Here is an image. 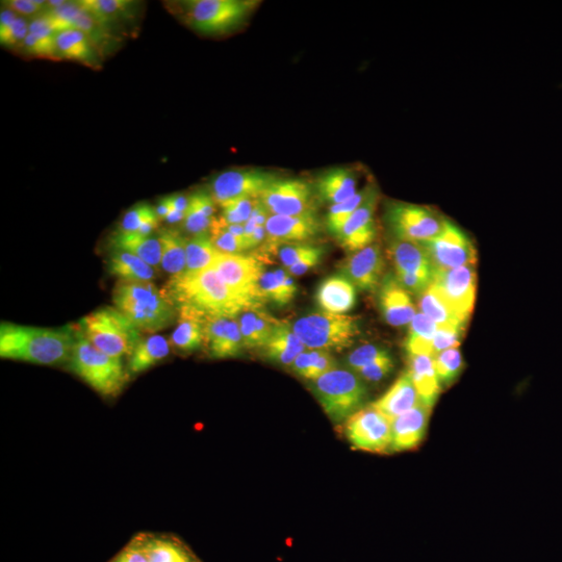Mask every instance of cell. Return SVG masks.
<instances>
[{
    "label": "cell",
    "instance_id": "52a82bcc",
    "mask_svg": "<svg viewBox=\"0 0 562 562\" xmlns=\"http://www.w3.org/2000/svg\"><path fill=\"white\" fill-rule=\"evenodd\" d=\"M257 2L249 0H190L178 4L183 20L203 35H221L239 27Z\"/></svg>",
    "mask_w": 562,
    "mask_h": 562
},
{
    "label": "cell",
    "instance_id": "ab89813d",
    "mask_svg": "<svg viewBox=\"0 0 562 562\" xmlns=\"http://www.w3.org/2000/svg\"><path fill=\"white\" fill-rule=\"evenodd\" d=\"M441 386H449L464 369V360L458 348L446 350L433 357Z\"/></svg>",
    "mask_w": 562,
    "mask_h": 562
},
{
    "label": "cell",
    "instance_id": "44dd1931",
    "mask_svg": "<svg viewBox=\"0 0 562 562\" xmlns=\"http://www.w3.org/2000/svg\"><path fill=\"white\" fill-rule=\"evenodd\" d=\"M432 407L420 402L417 406L392 421V451L402 452L417 448L424 440Z\"/></svg>",
    "mask_w": 562,
    "mask_h": 562
},
{
    "label": "cell",
    "instance_id": "277c9868",
    "mask_svg": "<svg viewBox=\"0 0 562 562\" xmlns=\"http://www.w3.org/2000/svg\"><path fill=\"white\" fill-rule=\"evenodd\" d=\"M69 368L93 390L106 397L119 395L129 381V373L125 371L121 359L97 349L80 329L75 331Z\"/></svg>",
    "mask_w": 562,
    "mask_h": 562
},
{
    "label": "cell",
    "instance_id": "83f0119b",
    "mask_svg": "<svg viewBox=\"0 0 562 562\" xmlns=\"http://www.w3.org/2000/svg\"><path fill=\"white\" fill-rule=\"evenodd\" d=\"M410 372L420 399L433 407L441 393V383L434 367L433 357L429 355H408Z\"/></svg>",
    "mask_w": 562,
    "mask_h": 562
},
{
    "label": "cell",
    "instance_id": "5bb4252c",
    "mask_svg": "<svg viewBox=\"0 0 562 562\" xmlns=\"http://www.w3.org/2000/svg\"><path fill=\"white\" fill-rule=\"evenodd\" d=\"M436 270H449L475 265L477 252L472 240L447 220L444 231L431 241L421 244Z\"/></svg>",
    "mask_w": 562,
    "mask_h": 562
},
{
    "label": "cell",
    "instance_id": "94428289",
    "mask_svg": "<svg viewBox=\"0 0 562 562\" xmlns=\"http://www.w3.org/2000/svg\"><path fill=\"white\" fill-rule=\"evenodd\" d=\"M174 211L171 206L170 197H164L160 200L158 207L156 208L157 216L160 220H165L166 217Z\"/></svg>",
    "mask_w": 562,
    "mask_h": 562
},
{
    "label": "cell",
    "instance_id": "f907efd6",
    "mask_svg": "<svg viewBox=\"0 0 562 562\" xmlns=\"http://www.w3.org/2000/svg\"><path fill=\"white\" fill-rule=\"evenodd\" d=\"M4 6L24 18H36L48 11L47 2L42 0H10Z\"/></svg>",
    "mask_w": 562,
    "mask_h": 562
},
{
    "label": "cell",
    "instance_id": "f5cc1de1",
    "mask_svg": "<svg viewBox=\"0 0 562 562\" xmlns=\"http://www.w3.org/2000/svg\"><path fill=\"white\" fill-rule=\"evenodd\" d=\"M216 203L210 192L197 191L190 196V207L208 218H215Z\"/></svg>",
    "mask_w": 562,
    "mask_h": 562
},
{
    "label": "cell",
    "instance_id": "1f68e13d",
    "mask_svg": "<svg viewBox=\"0 0 562 562\" xmlns=\"http://www.w3.org/2000/svg\"><path fill=\"white\" fill-rule=\"evenodd\" d=\"M158 238L162 246L161 266L163 269L171 277L184 273L187 265V238L183 237L180 232L168 228L162 229Z\"/></svg>",
    "mask_w": 562,
    "mask_h": 562
},
{
    "label": "cell",
    "instance_id": "681fc988",
    "mask_svg": "<svg viewBox=\"0 0 562 562\" xmlns=\"http://www.w3.org/2000/svg\"><path fill=\"white\" fill-rule=\"evenodd\" d=\"M216 218H208L189 207L184 220L186 232L193 236L210 235Z\"/></svg>",
    "mask_w": 562,
    "mask_h": 562
},
{
    "label": "cell",
    "instance_id": "f1b7e54d",
    "mask_svg": "<svg viewBox=\"0 0 562 562\" xmlns=\"http://www.w3.org/2000/svg\"><path fill=\"white\" fill-rule=\"evenodd\" d=\"M57 50L60 60H69L96 68V47L83 32L69 29L58 33Z\"/></svg>",
    "mask_w": 562,
    "mask_h": 562
},
{
    "label": "cell",
    "instance_id": "8fae6325",
    "mask_svg": "<svg viewBox=\"0 0 562 562\" xmlns=\"http://www.w3.org/2000/svg\"><path fill=\"white\" fill-rule=\"evenodd\" d=\"M270 215L299 216L316 214L315 187L303 178L278 177L260 196Z\"/></svg>",
    "mask_w": 562,
    "mask_h": 562
},
{
    "label": "cell",
    "instance_id": "7402d4cb",
    "mask_svg": "<svg viewBox=\"0 0 562 562\" xmlns=\"http://www.w3.org/2000/svg\"><path fill=\"white\" fill-rule=\"evenodd\" d=\"M390 255L396 275H414L433 283L437 270L421 244L395 239L390 245Z\"/></svg>",
    "mask_w": 562,
    "mask_h": 562
},
{
    "label": "cell",
    "instance_id": "ffe728a7",
    "mask_svg": "<svg viewBox=\"0 0 562 562\" xmlns=\"http://www.w3.org/2000/svg\"><path fill=\"white\" fill-rule=\"evenodd\" d=\"M378 300L383 318L392 326L411 324L417 315L411 294L401 286L395 274L383 277L378 288Z\"/></svg>",
    "mask_w": 562,
    "mask_h": 562
},
{
    "label": "cell",
    "instance_id": "5b68a950",
    "mask_svg": "<svg viewBox=\"0 0 562 562\" xmlns=\"http://www.w3.org/2000/svg\"><path fill=\"white\" fill-rule=\"evenodd\" d=\"M312 391L334 423L346 422L361 411L369 396L363 379L344 369H336L312 381Z\"/></svg>",
    "mask_w": 562,
    "mask_h": 562
},
{
    "label": "cell",
    "instance_id": "9a60e30c",
    "mask_svg": "<svg viewBox=\"0 0 562 562\" xmlns=\"http://www.w3.org/2000/svg\"><path fill=\"white\" fill-rule=\"evenodd\" d=\"M432 284L451 308L468 321L473 312L476 298L477 274L475 265L437 270Z\"/></svg>",
    "mask_w": 562,
    "mask_h": 562
},
{
    "label": "cell",
    "instance_id": "d590c367",
    "mask_svg": "<svg viewBox=\"0 0 562 562\" xmlns=\"http://www.w3.org/2000/svg\"><path fill=\"white\" fill-rule=\"evenodd\" d=\"M439 326L423 313H417L410 324V332L405 341L407 354L432 357V340Z\"/></svg>",
    "mask_w": 562,
    "mask_h": 562
},
{
    "label": "cell",
    "instance_id": "b9f144b4",
    "mask_svg": "<svg viewBox=\"0 0 562 562\" xmlns=\"http://www.w3.org/2000/svg\"><path fill=\"white\" fill-rule=\"evenodd\" d=\"M210 238L213 245L222 253L240 254L248 250L247 242L226 231L220 219H215Z\"/></svg>",
    "mask_w": 562,
    "mask_h": 562
},
{
    "label": "cell",
    "instance_id": "db71d44e",
    "mask_svg": "<svg viewBox=\"0 0 562 562\" xmlns=\"http://www.w3.org/2000/svg\"><path fill=\"white\" fill-rule=\"evenodd\" d=\"M338 369L337 361L328 351H320L318 359L310 374L309 380L314 381L321 376Z\"/></svg>",
    "mask_w": 562,
    "mask_h": 562
},
{
    "label": "cell",
    "instance_id": "7a4b0ae2",
    "mask_svg": "<svg viewBox=\"0 0 562 562\" xmlns=\"http://www.w3.org/2000/svg\"><path fill=\"white\" fill-rule=\"evenodd\" d=\"M75 342L72 328L48 329L3 323L0 355L3 359L38 365L69 363Z\"/></svg>",
    "mask_w": 562,
    "mask_h": 562
},
{
    "label": "cell",
    "instance_id": "d6a6232c",
    "mask_svg": "<svg viewBox=\"0 0 562 562\" xmlns=\"http://www.w3.org/2000/svg\"><path fill=\"white\" fill-rule=\"evenodd\" d=\"M109 271L123 281H151L156 271L136 255L114 250L108 262Z\"/></svg>",
    "mask_w": 562,
    "mask_h": 562
},
{
    "label": "cell",
    "instance_id": "9c48e42d",
    "mask_svg": "<svg viewBox=\"0 0 562 562\" xmlns=\"http://www.w3.org/2000/svg\"><path fill=\"white\" fill-rule=\"evenodd\" d=\"M386 222L396 240L423 244L444 231L447 219L429 207L392 202L387 207Z\"/></svg>",
    "mask_w": 562,
    "mask_h": 562
},
{
    "label": "cell",
    "instance_id": "91938a15",
    "mask_svg": "<svg viewBox=\"0 0 562 562\" xmlns=\"http://www.w3.org/2000/svg\"><path fill=\"white\" fill-rule=\"evenodd\" d=\"M18 18V15L12 10L5 8L0 13V32H4L11 27V25Z\"/></svg>",
    "mask_w": 562,
    "mask_h": 562
},
{
    "label": "cell",
    "instance_id": "8992f818",
    "mask_svg": "<svg viewBox=\"0 0 562 562\" xmlns=\"http://www.w3.org/2000/svg\"><path fill=\"white\" fill-rule=\"evenodd\" d=\"M83 336L97 349L122 359L133 354L142 340L141 331L121 312L111 306L101 308L80 322Z\"/></svg>",
    "mask_w": 562,
    "mask_h": 562
},
{
    "label": "cell",
    "instance_id": "d4e9b609",
    "mask_svg": "<svg viewBox=\"0 0 562 562\" xmlns=\"http://www.w3.org/2000/svg\"><path fill=\"white\" fill-rule=\"evenodd\" d=\"M316 300L326 313L344 315L354 308L355 287L344 275L330 276L319 286Z\"/></svg>",
    "mask_w": 562,
    "mask_h": 562
},
{
    "label": "cell",
    "instance_id": "f546056e",
    "mask_svg": "<svg viewBox=\"0 0 562 562\" xmlns=\"http://www.w3.org/2000/svg\"><path fill=\"white\" fill-rule=\"evenodd\" d=\"M297 286L285 269L265 272L259 284V295L265 305L271 302L277 306H286L291 303L297 294Z\"/></svg>",
    "mask_w": 562,
    "mask_h": 562
},
{
    "label": "cell",
    "instance_id": "f35d334b",
    "mask_svg": "<svg viewBox=\"0 0 562 562\" xmlns=\"http://www.w3.org/2000/svg\"><path fill=\"white\" fill-rule=\"evenodd\" d=\"M368 193L369 185L357 192L347 201L335 204V206H330L326 215V227L330 234L336 237L340 233L347 220L362 206Z\"/></svg>",
    "mask_w": 562,
    "mask_h": 562
},
{
    "label": "cell",
    "instance_id": "484cf974",
    "mask_svg": "<svg viewBox=\"0 0 562 562\" xmlns=\"http://www.w3.org/2000/svg\"><path fill=\"white\" fill-rule=\"evenodd\" d=\"M262 350L268 361L291 367L296 357L308 348L300 341L288 322L280 321Z\"/></svg>",
    "mask_w": 562,
    "mask_h": 562
},
{
    "label": "cell",
    "instance_id": "7dc6e473",
    "mask_svg": "<svg viewBox=\"0 0 562 562\" xmlns=\"http://www.w3.org/2000/svg\"><path fill=\"white\" fill-rule=\"evenodd\" d=\"M30 33V22L27 18L18 16L9 29L0 32V42L6 47L22 46Z\"/></svg>",
    "mask_w": 562,
    "mask_h": 562
},
{
    "label": "cell",
    "instance_id": "7bdbcfd3",
    "mask_svg": "<svg viewBox=\"0 0 562 562\" xmlns=\"http://www.w3.org/2000/svg\"><path fill=\"white\" fill-rule=\"evenodd\" d=\"M465 328L466 326L462 325L439 326L432 340V357L446 350L457 348L462 341Z\"/></svg>",
    "mask_w": 562,
    "mask_h": 562
},
{
    "label": "cell",
    "instance_id": "74e56055",
    "mask_svg": "<svg viewBox=\"0 0 562 562\" xmlns=\"http://www.w3.org/2000/svg\"><path fill=\"white\" fill-rule=\"evenodd\" d=\"M79 4L106 29L107 25L129 14L134 3L129 0H81Z\"/></svg>",
    "mask_w": 562,
    "mask_h": 562
},
{
    "label": "cell",
    "instance_id": "ac0fdd59",
    "mask_svg": "<svg viewBox=\"0 0 562 562\" xmlns=\"http://www.w3.org/2000/svg\"><path fill=\"white\" fill-rule=\"evenodd\" d=\"M385 270L386 261L377 244L352 253L342 267L343 275L364 292H374L380 287Z\"/></svg>",
    "mask_w": 562,
    "mask_h": 562
},
{
    "label": "cell",
    "instance_id": "11a10c76",
    "mask_svg": "<svg viewBox=\"0 0 562 562\" xmlns=\"http://www.w3.org/2000/svg\"><path fill=\"white\" fill-rule=\"evenodd\" d=\"M325 254L315 255V257L306 259L288 269H285L292 276H301L308 273L310 270L316 268L321 264Z\"/></svg>",
    "mask_w": 562,
    "mask_h": 562
},
{
    "label": "cell",
    "instance_id": "6125c7cd",
    "mask_svg": "<svg viewBox=\"0 0 562 562\" xmlns=\"http://www.w3.org/2000/svg\"><path fill=\"white\" fill-rule=\"evenodd\" d=\"M186 217V213H182V212H178V211H172L167 217H166V221L170 224H174V223H178V222H182L185 220Z\"/></svg>",
    "mask_w": 562,
    "mask_h": 562
},
{
    "label": "cell",
    "instance_id": "c3c4849f",
    "mask_svg": "<svg viewBox=\"0 0 562 562\" xmlns=\"http://www.w3.org/2000/svg\"><path fill=\"white\" fill-rule=\"evenodd\" d=\"M257 319H255V332H257L258 348L262 349L268 342L273 334L275 327L280 323V320L271 316L263 308L255 310Z\"/></svg>",
    "mask_w": 562,
    "mask_h": 562
},
{
    "label": "cell",
    "instance_id": "d6986e66",
    "mask_svg": "<svg viewBox=\"0 0 562 562\" xmlns=\"http://www.w3.org/2000/svg\"><path fill=\"white\" fill-rule=\"evenodd\" d=\"M212 359L224 360L240 356L244 349V341L237 318H210L204 326V342Z\"/></svg>",
    "mask_w": 562,
    "mask_h": 562
},
{
    "label": "cell",
    "instance_id": "ba28073f",
    "mask_svg": "<svg viewBox=\"0 0 562 562\" xmlns=\"http://www.w3.org/2000/svg\"><path fill=\"white\" fill-rule=\"evenodd\" d=\"M292 327L306 348L328 352L351 347L361 332L356 317L326 312L302 317Z\"/></svg>",
    "mask_w": 562,
    "mask_h": 562
},
{
    "label": "cell",
    "instance_id": "e0dca14e",
    "mask_svg": "<svg viewBox=\"0 0 562 562\" xmlns=\"http://www.w3.org/2000/svg\"><path fill=\"white\" fill-rule=\"evenodd\" d=\"M378 200V188L371 183L362 206L353 213L335 237L346 251L354 253L374 244L378 233L375 220Z\"/></svg>",
    "mask_w": 562,
    "mask_h": 562
},
{
    "label": "cell",
    "instance_id": "4dcf8cb0",
    "mask_svg": "<svg viewBox=\"0 0 562 562\" xmlns=\"http://www.w3.org/2000/svg\"><path fill=\"white\" fill-rule=\"evenodd\" d=\"M114 250L130 252L153 269H159L162 262V246L159 238L144 237L137 233L118 232L111 240Z\"/></svg>",
    "mask_w": 562,
    "mask_h": 562
},
{
    "label": "cell",
    "instance_id": "603a6c76",
    "mask_svg": "<svg viewBox=\"0 0 562 562\" xmlns=\"http://www.w3.org/2000/svg\"><path fill=\"white\" fill-rule=\"evenodd\" d=\"M359 176L350 168H334L322 173L317 180V197L330 206L352 198L359 190Z\"/></svg>",
    "mask_w": 562,
    "mask_h": 562
},
{
    "label": "cell",
    "instance_id": "bcb514c9",
    "mask_svg": "<svg viewBox=\"0 0 562 562\" xmlns=\"http://www.w3.org/2000/svg\"><path fill=\"white\" fill-rule=\"evenodd\" d=\"M394 367L393 357L389 353L355 373L368 382H379L388 377L393 372Z\"/></svg>",
    "mask_w": 562,
    "mask_h": 562
},
{
    "label": "cell",
    "instance_id": "836d02e7",
    "mask_svg": "<svg viewBox=\"0 0 562 562\" xmlns=\"http://www.w3.org/2000/svg\"><path fill=\"white\" fill-rule=\"evenodd\" d=\"M169 353L170 344L164 337L142 339L130 357L129 371L132 374L142 373L164 361Z\"/></svg>",
    "mask_w": 562,
    "mask_h": 562
},
{
    "label": "cell",
    "instance_id": "30bf717a",
    "mask_svg": "<svg viewBox=\"0 0 562 562\" xmlns=\"http://www.w3.org/2000/svg\"><path fill=\"white\" fill-rule=\"evenodd\" d=\"M265 258L258 255L227 254L218 255L212 268L235 294L257 308H263L259 295L260 279L264 272Z\"/></svg>",
    "mask_w": 562,
    "mask_h": 562
},
{
    "label": "cell",
    "instance_id": "8d00e7d4",
    "mask_svg": "<svg viewBox=\"0 0 562 562\" xmlns=\"http://www.w3.org/2000/svg\"><path fill=\"white\" fill-rule=\"evenodd\" d=\"M220 251L213 245L210 235L187 239V265L184 273H196L212 268Z\"/></svg>",
    "mask_w": 562,
    "mask_h": 562
},
{
    "label": "cell",
    "instance_id": "f6af8a7d",
    "mask_svg": "<svg viewBox=\"0 0 562 562\" xmlns=\"http://www.w3.org/2000/svg\"><path fill=\"white\" fill-rule=\"evenodd\" d=\"M153 214H156V209H153L149 204H137L124 215L118 232L137 233L142 223Z\"/></svg>",
    "mask_w": 562,
    "mask_h": 562
},
{
    "label": "cell",
    "instance_id": "7c38bea8",
    "mask_svg": "<svg viewBox=\"0 0 562 562\" xmlns=\"http://www.w3.org/2000/svg\"><path fill=\"white\" fill-rule=\"evenodd\" d=\"M278 178L277 174L255 168L232 169L216 175L210 184V194L218 206L242 198L259 199Z\"/></svg>",
    "mask_w": 562,
    "mask_h": 562
},
{
    "label": "cell",
    "instance_id": "9f6ffc18",
    "mask_svg": "<svg viewBox=\"0 0 562 562\" xmlns=\"http://www.w3.org/2000/svg\"><path fill=\"white\" fill-rule=\"evenodd\" d=\"M160 221L161 220L157 216V213L151 215L142 223L137 234L144 237H149L150 234L158 228Z\"/></svg>",
    "mask_w": 562,
    "mask_h": 562
},
{
    "label": "cell",
    "instance_id": "e575fe53",
    "mask_svg": "<svg viewBox=\"0 0 562 562\" xmlns=\"http://www.w3.org/2000/svg\"><path fill=\"white\" fill-rule=\"evenodd\" d=\"M419 306L421 313L429 317L440 326L462 325L466 326L467 320L459 316L444 299L433 284L420 296Z\"/></svg>",
    "mask_w": 562,
    "mask_h": 562
},
{
    "label": "cell",
    "instance_id": "3957f363",
    "mask_svg": "<svg viewBox=\"0 0 562 562\" xmlns=\"http://www.w3.org/2000/svg\"><path fill=\"white\" fill-rule=\"evenodd\" d=\"M115 308L141 332H157L178 317L176 305L164 290L151 281L120 280L113 292Z\"/></svg>",
    "mask_w": 562,
    "mask_h": 562
},
{
    "label": "cell",
    "instance_id": "6da1fadb",
    "mask_svg": "<svg viewBox=\"0 0 562 562\" xmlns=\"http://www.w3.org/2000/svg\"><path fill=\"white\" fill-rule=\"evenodd\" d=\"M165 291L178 309H189L207 319L238 318L257 308L235 294L213 269L171 277Z\"/></svg>",
    "mask_w": 562,
    "mask_h": 562
},
{
    "label": "cell",
    "instance_id": "60d3db41",
    "mask_svg": "<svg viewBox=\"0 0 562 562\" xmlns=\"http://www.w3.org/2000/svg\"><path fill=\"white\" fill-rule=\"evenodd\" d=\"M324 246L309 243L289 244L280 246L277 250L278 258L285 269H288L315 255L325 254Z\"/></svg>",
    "mask_w": 562,
    "mask_h": 562
},
{
    "label": "cell",
    "instance_id": "2e32d148",
    "mask_svg": "<svg viewBox=\"0 0 562 562\" xmlns=\"http://www.w3.org/2000/svg\"><path fill=\"white\" fill-rule=\"evenodd\" d=\"M265 227L267 237L262 252L267 257L280 246L305 243L318 237L322 232V224L316 214L270 215Z\"/></svg>",
    "mask_w": 562,
    "mask_h": 562
},
{
    "label": "cell",
    "instance_id": "cb8c5ba5",
    "mask_svg": "<svg viewBox=\"0 0 562 562\" xmlns=\"http://www.w3.org/2000/svg\"><path fill=\"white\" fill-rule=\"evenodd\" d=\"M421 402L410 372L400 375L389 391L372 405L391 422Z\"/></svg>",
    "mask_w": 562,
    "mask_h": 562
},
{
    "label": "cell",
    "instance_id": "6f0895ef",
    "mask_svg": "<svg viewBox=\"0 0 562 562\" xmlns=\"http://www.w3.org/2000/svg\"><path fill=\"white\" fill-rule=\"evenodd\" d=\"M171 201V206L174 211L187 213L190 207V196L187 197L182 194L169 196Z\"/></svg>",
    "mask_w": 562,
    "mask_h": 562
},
{
    "label": "cell",
    "instance_id": "680465c9",
    "mask_svg": "<svg viewBox=\"0 0 562 562\" xmlns=\"http://www.w3.org/2000/svg\"><path fill=\"white\" fill-rule=\"evenodd\" d=\"M266 237H267L266 227L258 226L257 228L254 229L253 234L247 240L248 248L253 249L255 247H258L266 240Z\"/></svg>",
    "mask_w": 562,
    "mask_h": 562
},
{
    "label": "cell",
    "instance_id": "4316f807",
    "mask_svg": "<svg viewBox=\"0 0 562 562\" xmlns=\"http://www.w3.org/2000/svg\"><path fill=\"white\" fill-rule=\"evenodd\" d=\"M208 319L189 309H178V323L170 343L182 353H192L203 346L204 326Z\"/></svg>",
    "mask_w": 562,
    "mask_h": 562
},
{
    "label": "cell",
    "instance_id": "ee69618b",
    "mask_svg": "<svg viewBox=\"0 0 562 562\" xmlns=\"http://www.w3.org/2000/svg\"><path fill=\"white\" fill-rule=\"evenodd\" d=\"M387 354H389V351L385 348L372 344L364 345L349 354L347 365L355 373Z\"/></svg>",
    "mask_w": 562,
    "mask_h": 562
},
{
    "label": "cell",
    "instance_id": "816d5d0a",
    "mask_svg": "<svg viewBox=\"0 0 562 562\" xmlns=\"http://www.w3.org/2000/svg\"><path fill=\"white\" fill-rule=\"evenodd\" d=\"M321 350H305L296 357L292 370L299 376L308 379L318 359Z\"/></svg>",
    "mask_w": 562,
    "mask_h": 562
},
{
    "label": "cell",
    "instance_id": "4fadbf2b",
    "mask_svg": "<svg viewBox=\"0 0 562 562\" xmlns=\"http://www.w3.org/2000/svg\"><path fill=\"white\" fill-rule=\"evenodd\" d=\"M345 433L356 449L378 454L392 451V422L372 404L346 421Z\"/></svg>",
    "mask_w": 562,
    "mask_h": 562
}]
</instances>
